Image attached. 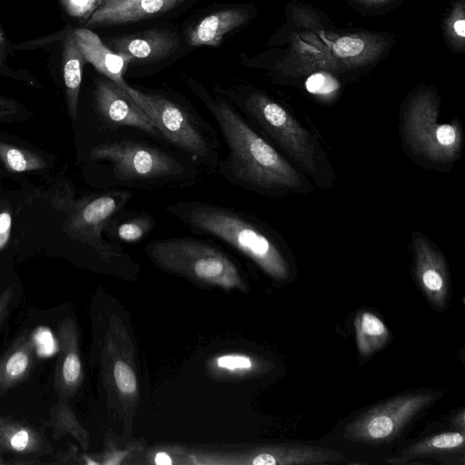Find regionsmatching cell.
<instances>
[{"label":"cell","instance_id":"1","mask_svg":"<svg viewBox=\"0 0 465 465\" xmlns=\"http://www.w3.org/2000/svg\"><path fill=\"white\" fill-rule=\"evenodd\" d=\"M227 147L216 173L241 189L270 197L305 194L312 187L307 177L260 134L222 94L199 92Z\"/></svg>","mask_w":465,"mask_h":465},{"label":"cell","instance_id":"2","mask_svg":"<svg viewBox=\"0 0 465 465\" xmlns=\"http://www.w3.org/2000/svg\"><path fill=\"white\" fill-rule=\"evenodd\" d=\"M116 132L94 145L89 158L106 178L109 189L176 190L194 186L209 174L167 143L143 134Z\"/></svg>","mask_w":465,"mask_h":465},{"label":"cell","instance_id":"3","mask_svg":"<svg viewBox=\"0 0 465 465\" xmlns=\"http://www.w3.org/2000/svg\"><path fill=\"white\" fill-rule=\"evenodd\" d=\"M165 211L192 233L218 241L248 259L277 282L288 280L292 265L283 238L257 216L232 206L180 200Z\"/></svg>","mask_w":465,"mask_h":465},{"label":"cell","instance_id":"4","mask_svg":"<svg viewBox=\"0 0 465 465\" xmlns=\"http://www.w3.org/2000/svg\"><path fill=\"white\" fill-rule=\"evenodd\" d=\"M223 96L317 186H333L335 173L319 137L287 106L258 89L232 91Z\"/></svg>","mask_w":465,"mask_h":465},{"label":"cell","instance_id":"5","mask_svg":"<svg viewBox=\"0 0 465 465\" xmlns=\"http://www.w3.org/2000/svg\"><path fill=\"white\" fill-rule=\"evenodd\" d=\"M125 89L151 118L163 143L196 163L209 175L216 173L221 149L218 131L191 104L128 84Z\"/></svg>","mask_w":465,"mask_h":465},{"label":"cell","instance_id":"6","mask_svg":"<svg viewBox=\"0 0 465 465\" xmlns=\"http://www.w3.org/2000/svg\"><path fill=\"white\" fill-rule=\"evenodd\" d=\"M144 252L157 268L200 286L247 290L239 264L212 239L202 236L155 239L144 246Z\"/></svg>","mask_w":465,"mask_h":465},{"label":"cell","instance_id":"7","mask_svg":"<svg viewBox=\"0 0 465 465\" xmlns=\"http://www.w3.org/2000/svg\"><path fill=\"white\" fill-rule=\"evenodd\" d=\"M440 97L430 88L416 91L403 106L400 133L407 153L418 163L449 169L460 156L463 133L457 120L440 123Z\"/></svg>","mask_w":465,"mask_h":465},{"label":"cell","instance_id":"8","mask_svg":"<svg viewBox=\"0 0 465 465\" xmlns=\"http://www.w3.org/2000/svg\"><path fill=\"white\" fill-rule=\"evenodd\" d=\"M132 197V190L114 188L81 200L73 206L66 225L73 239L117 275L134 272L136 264L121 244L106 238L104 230L126 209Z\"/></svg>","mask_w":465,"mask_h":465},{"label":"cell","instance_id":"9","mask_svg":"<svg viewBox=\"0 0 465 465\" xmlns=\"http://www.w3.org/2000/svg\"><path fill=\"white\" fill-rule=\"evenodd\" d=\"M129 334L122 320L113 315L104 334L100 364L108 403L122 415L125 430H131L139 389L135 351Z\"/></svg>","mask_w":465,"mask_h":465},{"label":"cell","instance_id":"10","mask_svg":"<svg viewBox=\"0 0 465 465\" xmlns=\"http://www.w3.org/2000/svg\"><path fill=\"white\" fill-rule=\"evenodd\" d=\"M437 397L433 391L397 395L353 419L345 426L343 437L365 444L389 441Z\"/></svg>","mask_w":465,"mask_h":465},{"label":"cell","instance_id":"11","mask_svg":"<svg viewBox=\"0 0 465 465\" xmlns=\"http://www.w3.org/2000/svg\"><path fill=\"white\" fill-rule=\"evenodd\" d=\"M94 105L100 121L111 131L136 130L162 141L151 118L126 89L114 82L107 78L96 81Z\"/></svg>","mask_w":465,"mask_h":465},{"label":"cell","instance_id":"12","mask_svg":"<svg viewBox=\"0 0 465 465\" xmlns=\"http://www.w3.org/2000/svg\"><path fill=\"white\" fill-rule=\"evenodd\" d=\"M411 249L414 274L421 291L434 307L445 309L450 278L442 252L428 237L418 231L412 232Z\"/></svg>","mask_w":465,"mask_h":465},{"label":"cell","instance_id":"13","mask_svg":"<svg viewBox=\"0 0 465 465\" xmlns=\"http://www.w3.org/2000/svg\"><path fill=\"white\" fill-rule=\"evenodd\" d=\"M57 339L59 352L54 367V389L58 399L69 401L77 393L84 381L79 331L72 318L59 322Z\"/></svg>","mask_w":465,"mask_h":465},{"label":"cell","instance_id":"14","mask_svg":"<svg viewBox=\"0 0 465 465\" xmlns=\"http://www.w3.org/2000/svg\"><path fill=\"white\" fill-rule=\"evenodd\" d=\"M244 459L243 463L253 465H315L342 461L344 455L319 446L282 444L256 449Z\"/></svg>","mask_w":465,"mask_h":465},{"label":"cell","instance_id":"15","mask_svg":"<svg viewBox=\"0 0 465 465\" xmlns=\"http://www.w3.org/2000/svg\"><path fill=\"white\" fill-rule=\"evenodd\" d=\"M110 46L131 62L151 63L172 54L180 46V41L171 31L153 29L115 37L110 41Z\"/></svg>","mask_w":465,"mask_h":465},{"label":"cell","instance_id":"16","mask_svg":"<svg viewBox=\"0 0 465 465\" xmlns=\"http://www.w3.org/2000/svg\"><path fill=\"white\" fill-rule=\"evenodd\" d=\"M386 45L384 39L368 34L341 35L330 42L327 52L329 71H344L364 66L376 60Z\"/></svg>","mask_w":465,"mask_h":465},{"label":"cell","instance_id":"17","mask_svg":"<svg viewBox=\"0 0 465 465\" xmlns=\"http://www.w3.org/2000/svg\"><path fill=\"white\" fill-rule=\"evenodd\" d=\"M0 452L39 458L54 455V449L44 430L27 421L0 414Z\"/></svg>","mask_w":465,"mask_h":465},{"label":"cell","instance_id":"18","mask_svg":"<svg viewBox=\"0 0 465 465\" xmlns=\"http://www.w3.org/2000/svg\"><path fill=\"white\" fill-rule=\"evenodd\" d=\"M185 0H104L87 25H122L165 13Z\"/></svg>","mask_w":465,"mask_h":465},{"label":"cell","instance_id":"19","mask_svg":"<svg viewBox=\"0 0 465 465\" xmlns=\"http://www.w3.org/2000/svg\"><path fill=\"white\" fill-rule=\"evenodd\" d=\"M74 31L77 45L85 58L105 78L125 88L127 84L124 80L131 60L114 52L106 46L100 37L86 28H76Z\"/></svg>","mask_w":465,"mask_h":465},{"label":"cell","instance_id":"20","mask_svg":"<svg viewBox=\"0 0 465 465\" xmlns=\"http://www.w3.org/2000/svg\"><path fill=\"white\" fill-rule=\"evenodd\" d=\"M36 358V346L30 335L17 338L0 358V395L25 381L31 374Z\"/></svg>","mask_w":465,"mask_h":465},{"label":"cell","instance_id":"21","mask_svg":"<svg viewBox=\"0 0 465 465\" xmlns=\"http://www.w3.org/2000/svg\"><path fill=\"white\" fill-rule=\"evenodd\" d=\"M248 13L240 8H230L213 13L203 17L188 35L193 46H217L224 35L244 24Z\"/></svg>","mask_w":465,"mask_h":465},{"label":"cell","instance_id":"22","mask_svg":"<svg viewBox=\"0 0 465 465\" xmlns=\"http://www.w3.org/2000/svg\"><path fill=\"white\" fill-rule=\"evenodd\" d=\"M85 63L86 60L77 45L74 31H70L63 45L62 65L66 104L72 121H75L77 116L83 68Z\"/></svg>","mask_w":465,"mask_h":465},{"label":"cell","instance_id":"23","mask_svg":"<svg viewBox=\"0 0 465 465\" xmlns=\"http://www.w3.org/2000/svg\"><path fill=\"white\" fill-rule=\"evenodd\" d=\"M155 220L145 211L124 210L104 230L106 238L116 243H136L154 229Z\"/></svg>","mask_w":465,"mask_h":465},{"label":"cell","instance_id":"24","mask_svg":"<svg viewBox=\"0 0 465 465\" xmlns=\"http://www.w3.org/2000/svg\"><path fill=\"white\" fill-rule=\"evenodd\" d=\"M463 431H446L410 444L401 450L400 457L387 460V461L401 464L428 455L459 452L463 451Z\"/></svg>","mask_w":465,"mask_h":465},{"label":"cell","instance_id":"25","mask_svg":"<svg viewBox=\"0 0 465 465\" xmlns=\"http://www.w3.org/2000/svg\"><path fill=\"white\" fill-rule=\"evenodd\" d=\"M358 351L361 357H370L390 341L386 324L375 313L359 312L353 321Z\"/></svg>","mask_w":465,"mask_h":465},{"label":"cell","instance_id":"26","mask_svg":"<svg viewBox=\"0 0 465 465\" xmlns=\"http://www.w3.org/2000/svg\"><path fill=\"white\" fill-rule=\"evenodd\" d=\"M47 424L53 430L54 440H58L70 436L78 442L84 451L88 450L90 434L76 418L67 400L58 399L51 406Z\"/></svg>","mask_w":465,"mask_h":465},{"label":"cell","instance_id":"27","mask_svg":"<svg viewBox=\"0 0 465 465\" xmlns=\"http://www.w3.org/2000/svg\"><path fill=\"white\" fill-rule=\"evenodd\" d=\"M0 160L8 171L14 173L39 171L47 166L41 155L1 141Z\"/></svg>","mask_w":465,"mask_h":465},{"label":"cell","instance_id":"28","mask_svg":"<svg viewBox=\"0 0 465 465\" xmlns=\"http://www.w3.org/2000/svg\"><path fill=\"white\" fill-rule=\"evenodd\" d=\"M446 35L456 49L464 48L465 41V5L459 0L454 5L445 22Z\"/></svg>","mask_w":465,"mask_h":465},{"label":"cell","instance_id":"29","mask_svg":"<svg viewBox=\"0 0 465 465\" xmlns=\"http://www.w3.org/2000/svg\"><path fill=\"white\" fill-rule=\"evenodd\" d=\"M305 87L312 94L327 96L334 94L340 88V84L330 71L317 70L308 75Z\"/></svg>","mask_w":465,"mask_h":465},{"label":"cell","instance_id":"30","mask_svg":"<svg viewBox=\"0 0 465 465\" xmlns=\"http://www.w3.org/2000/svg\"><path fill=\"white\" fill-rule=\"evenodd\" d=\"M66 13L73 17L85 18L101 5L104 0H60Z\"/></svg>","mask_w":465,"mask_h":465},{"label":"cell","instance_id":"31","mask_svg":"<svg viewBox=\"0 0 465 465\" xmlns=\"http://www.w3.org/2000/svg\"><path fill=\"white\" fill-rule=\"evenodd\" d=\"M54 462L58 464H98L94 458L82 453L75 445L71 443L66 450L54 451Z\"/></svg>","mask_w":465,"mask_h":465},{"label":"cell","instance_id":"32","mask_svg":"<svg viewBox=\"0 0 465 465\" xmlns=\"http://www.w3.org/2000/svg\"><path fill=\"white\" fill-rule=\"evenodd\" d=\"M217 364L231 370H251L254 366V361L246 355H224L217 359Z\"/></svg>","mask_w":465,"mask_h":465},{"label":"cell","instance_id":"33","mask_svg":"<svg viewBox=\"0 0 465 465\" xmlns=\"http://www.w3.org/2000/svg\"><path fill=\"white\" fill-rule=\"evenodd\" d=\"M21 109V104L16 101L0 94V122L15 120Z\"/></svg>","mask_w":465,"mask_h":465},{"label":"cell","instance_id":"34","mask_svg":"<svg viewBox=\"0 0 465 465\" xmlns=\"http://www.w3.org/2000/svg\"><path fill=\"white\" fill-rule=\"evenodd\" d=\"M12 228V216L9 212L3 211L0 213V251L6 245L9 241Z\"/></svg>","mask_w":465,"mask_h":465},{"label":"cell","instance_id":"35","mask_svg":"<svg viewBox=\"0 0 465 465\" xmlns=\"http://www.w3.org/2000/svg\"><path fill=\"white\" fill-rule=\"evenodd\" d=\"M12 294V289L8 288L5 290L4 292L0 295V325L7 312V307L11 300Z\"/></svg>","mask_w":465,"mask_h":465},{"label":"cell","instance_id":"36","mask_svg":"<svg viewBox=\"0 0 465 465\" xmlns=\"http://www.w3.org/2000/svg\"><path fill=\"white\" fill-rule=\"evenodd\" d=\"M154 462L159 465H171L173 460L165 452H158L154 457Z\"/></svg>","mask_w":465,"mask_h":465},{"label":"cell","instance_id":"37","mask_svg":"<svg viewBox=\"0 0 465 465\" xmlns=\"http://www.w3.org/2000/svg\"><path fill=\"white\" fill-rule=\"evenodd\" d=\"M357 1H359L360 3L366 5H371V6L378 5L379 6V5L388 4L392 0H357Z\"/></svg>","mask_w":465,"mask_h":465},{"label":"cell","instance_id":"38","mask_svg":"<svg viewBox=\"0 0 465 465\" xmlns=\"http://www.w3.org/2000/svg\"><path fill=\"white\" fill-rule=\"evenodd\" d=\"M5 49H6V40H5V35L2 31V29L0 28V51L5 52Z\"/></svg>","mask_w":465,"mask_h":465},{"label":"cell","instance_id":"39","mask_svg":"<svg viewBox=\"0 0 465 465\" xmlns=\"http://www.w3.org/2000/svg\"><path fill=\"white\" fill-rule=\"evenodd\" d=\"M5 52L0 51V69L5 68Z\"/></svg>","mask_w":465,"mask_h":465},{"label":"cell","instance_id":"40","mask_svg":"<svg viewBox=\"0 0 465 465\" xmlns=\"http://www.w3.org/2000/svg\"><path fill=\"white\" fill-rule=\"evenodd\" d=\"M5 464V461L2 457V453L0 452V465Z\"/></svg>","mask_w":465,"mask_h":465}]
</instances>
